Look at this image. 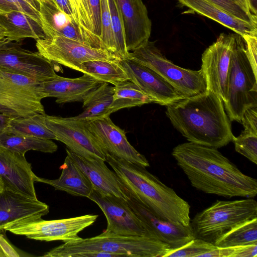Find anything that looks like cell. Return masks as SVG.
<instances>
[{"label":"cell","mask_w":257,"mask_h":257,"mask_svg":"<svg viewBox=\"0 0 257 257\" xmlns=\"http://www.w3.org/2000/svg\"><path fill=\"white\" fill-rule=\"evenodd\" d=\"M172 155L198 190L228 198L257 194L256 180L242 173L217 149L184 143L175 147Z\"/></svg>","instance_id":"1"},{"label":"cell","mask_w":257,"mask_h":257,"mask_svg":"<svg viewBox=\"0 0 257 257\" xmlns=\"http://www.w3.org/2000/svg\"><path fill=\"white\" fill-rule=\"evenodd\" d=\"M173 126L189 142L215 149L232 142L230 120L223 102L212 91H204L166 106Z\"/></svg>","instance_id":"2"},{"label":"cell","mask_w":257,"mask_h":257,"mask_svg":"<svg viewBox=\"0 0 257 257\" xmlns=\"http://www.w3.org/2000/svg\"><path fill=\"white\" fill-rule=\"evenodd\" d=\"M106 162L130 193L162 219L176 224L190 225V206L146 167L106 154Z\"/></svg>","instance_id":"3"},{"label":"cell","mask_w":257,"mask_h":257,"mask_svg":"<svg viewBox=\"0 0 257 257\" xmlns=\"http://www.w3.org/2000/svg\"><path fill=\"white\" fill-rule=\"evenodd\" d=\"M172 248L159 240L142 236L102 233L65 242L43 255L45 257H79L88 252L105 251L120 256L164 257Z\"/></svg>","instance_id":"4"},{"label":"cell","mask_w":257,"mask_h":257,"mask_svg":"<svg viewBox=\"0 0 257 257\" xmlns=\"http://www.w3.org/2000/svg\"><path fill=\"white\" fill-rule=\"evenodd\" d=\"M257 218V202L252 198L217 200L196 214L190 221L194 237L213 244L232 229Z\"/></svg>","instance_id":"5"},{"label":"cell","mask_w":257,"mask_h":257,"mask_svg":"<svg viewBox=\"0 0 257 257\" xmlns=\"http://www.w3.org/2000/svg\"><path fill=\"white\" fill-rule=\"evenodd\" d=\"M251 106H257V76L247 58L244 39L235 33L224 107L230 121L240 123L244 110Z\"/></svg>","instance_id":"6"},{"label":"cell","mask_w":257,"mask_h":257,"mask_svg":"<svg viewBox=\"0 0 257 257\" xmlns=\"http://www.w3.org/2000/svg\"><path fill=\"white\" fill-rule=\"evenodd\" d=\"M153 70L185 97L206 90V81L201 68L193 70L175 65L163 55L154 42L130 52L129 58Z\"/></svg>","instance_id":"7"},{"label":"cell","mask_w":257,"mask_h":257,"mask_svg":"<svg viewBox=\"0 0 257 257\" xmlns=\"http://www.w3.org/2000/svg\"><path fill=\"white\" fill-rule=\"evenodd\" d=\"M40 83L0 68V113L13 118L45 114Z\"/></svg>","instance_id":"8"},{"label":"cell","mask_w":257,"mask_h":257,"mask_svg":"<svg viewBox=\"0 0 257 257\" xmlns=\"http://www.w3.org/2000/svg\"><path fill=\"white\" fill-rule=\"evenodd\" d=\"M38 52L53 63L82 72V64L101 60L119 62L115 54L104 49L92 47L78 41L55 36L36 40Z\"/></svg>","instance_id":"9"},{"label":"cell","mask_w":257,"mask_h":257,"mask_svg":"<svg viewBox=\"0 0 257 257\" xmlns=\"http://www.w3.org/2000/svg\"><path fill=\"white\" fill-rule=\"evenodd\" d=\"M97 217V215L86 214L57 220H26L12 224L5 231L37 240H61L65 243L82 239L78 234L92 225Z\"/></svg>","instance_id":"10"},{"label":"cell","mask_w":257,"mask_h":257,"mask_svg":"<svg viewBox=\"0 0 257 257\" xmlns=\"http://www.w3.org/2000/svg\"><path fill=\"white\" fill-rule=\"evenodd\" d=\"M46 125L71 151L87 159L105 162V155L89 128V121L44 114Z\"/></svg>","instance_id":"11"},{"label":"cell","mask_w":257,"mask_h":257,"mask_svg":"<svg viewBox=\"0 0 257 257\" xmlns=\"http://www.w3.org/2000/svg\"><path fill=\"white\" fill-rule=\"evenodd\" d=\"M101 209L107 220L103 234L146 236L158 240L128 205L127 200L93 189L88 197Z\"/></svg>","instance_id":"12"},{"label":"cell","mask_w":257,"mask_h":257,"mask_svg":"<svg viewBox=\"0 0 257 257\" xmlns=\"http://www.w3.org/2000/svg\"><path fill=\"white\" fill-rule=\"evenodd\" d=\"M235 33H221L215 42L202 55V69L206 81V89L226 101L227 82Z\"/></svg>","instance_id":"13"},{"label":"cell","mask_w":257,"mask_h":257,"mask_svg":"<svg viewBox=\"0 0 257 257\" xmlns=\"http://www.w3.org/2000/svg\"><path fill=\"white\" fill-rule=\"evenodd\" d=\"M0 68L42 83L58 75L54 63L38 52L25 49L18 43L9 41L0 48Z\"/></svg>","instance_id":"14"},{"label":"cell","mask_w":257,"mask_h":257,"mask_svg":"<svg viewBox=\"0 0 257 257\" xmlns=\"http://www.w3.org/2000/svg\"><path fill=\"white\" fill-rule=\"evenodd\" d=\"M39 3L41 23L46 37H65L94 48L104 49L100 38L84 29L53 0H39Z\"/></svg>","instance_id":"15"},{"label":"cell","mask_w":257,"mask_h":257,"mask_svg":"<svg viewBox=\"0 0 257 257\" xmlns=\"http://www.w3.org/2000/svg\"><path fill=\"white\" fill-rule=\"evenodd\" d=\"M89 128L105 156L108 154L130 163L150 167L145 156L131 145L125 132L112 121L110 116L89 121Z\"/></svg>","instance_id":"16"},{"label":"cell","mask_w":257,"mask_h":257,"mask_svg":"<svg viewBox=\"0 0 257 257\" xmlns=\"http://www.w3.org/2000/svg\"><path fill=\"white\" fill-rule=\"evenodd\" d=\"M130 81L153 98L156 103L167 106L185 97L153 70L130 58L121 60Z\"/></svg>","instance_id":"17"},{"label":"cell","mask_w":257,"mask_h":257,"mask_svg":"<svg viewBox=\"0 0 257 257\" xmlns=\"http://www.w3.org/2000/svg\"><path fill=\"white\" fill-rule=\"evenodd\" d=\"M49 207L37 198L4 187L0 193V232L12 224L42 218Z\"/></svg>","instance_id":"18"},{"label":"cell","mask_w":257,"mask_h":257,"mask_svg":"<svg viewBox=\"0 0 257 257\" xmlns=\"http://www.w3.org/2000/svg\"><path fill=\"white\" fill-rule=\"evenodd\" d=\"M127 202L157 238L167 243L172 248L182 247L195 238L190 225L185 226L162 219L130 193Z\"/></svg>","instance_id":"19"},{"label":"cell","mask_w":257,"mask_h":257,"mask_svg":"<svg viewBox=\"0 0 257 257\" xmlns=\"http://www.w3.org/2000/svg\"><path fill=\"white\" fill-rule=\"evenodd\" d=\"M0 177L4 187L37 198L34 187L37 176L24 155L0 146Z\"/></svg>","instance_id":"20"},{"label":"cell","mask_w":257,"mask_h":257,"mask_svg":"<svg viewBox=\"0 0 257 257\" xmlns=\"http://www.w3.org/2000/svg\"><path fill=\"white\" fill-rule=\"evenodd\" d=\"M123 21L128 52L146 45L151 36L152 23L142 0H115Z\"/></svg>","instance_id":"21"},{"label":"cell","mask_w":257,"mask_h":257,"mask_svg":"<svg viewBox=\"0 0 257 257\" xmlns=\"http://www.w3.org/2000/svg\"><path fill=\"white\" fill-rule=\"evenodd\" d=\"M66 151L90 181L93 189L128 200L130 197L128 190L123 185L115 173L107 167L104 161L84 158L74 153L68 148Z\"/></svg>","instance_id":"22"},{"label":"cell","mask_w":257,"mask_h":257,"mask_svg":"<svg viewBox=\"0 0 257 257\" xmlns=\"http://www.w3.org/2000/svg\"><path fill=\"white\" fill-rule=\"evenodd\" d=\"M83 74L75 78L57 75L52 80L41 83L40 88L44 98L54 97L57 98L56 102L60 104L82 101L86 95L103 83L89 74Z\"/></svg>","instance_id":"23"},{"label":"cell","mask_w":257,"mask_h":257,"mask_svg":"<svg viewBox=\"0 0 257 257\" xmlns=\"http://www.w3.org/2000/svg\"><path fill=\"white\" fill-rule=\"evenodd\" d=\"M60 169L62 172L58 178L50 180L37 176L36 182L48 184L74 196L88 198L93 190L92 184L68 155Z\"/></svg>","instance_id":"24"},{"label":"cell","mask_w":257,"mask_h":257,"mask_svg":"<svg viewBox=\"0 0 257 257\" xmlns=\"http://www.w3.org/2000/svg\"><path fill=\"white\" fill-rule=\"evenodd\" d=\"M190 11L206 17L241 36L257 35V27L239 20L208 0H177Z\"/></svg>","instance_id":"25"},{"label":"cell","mask_w":257,"mask_h":257,"mask_svg":"<svg viewBox=\"0 0 257 257\" xmlns=\"http://www.w3.org/2000/svg\"><path fill=\"white\" fill-rule=\"evenodd\" d=\"M0 24L5 30V37L11 42L26 38L37 40L46 37L42 25L22 12L0 14Z\"/></svg>","instance_id":"26"},{"label":"cell","mask_w":257,"mask_h":257,"mask_svg":"<svg viewBox=\"0 0 257 257\" xmlns=\"http://www.w3.org/2000/svg\"><path fill=\"white\" fill-rule=\"evenodd\" d=\"M113 93L114 86L102 83L85 96L82 101L83 111L74 117L90 121L110 116Z\"/></svg>","instance_id":"27"},{"label":"cell","mask_w":257,"mask_h":257,"mask_svg":"<svg viewBox=\"0 0 257 257\" xmlns=\"http://www.w3.org/2000/svg\"><path fill=\"white\" fill-rule=\"evenodd\" d=\"M0 146L25 155L30 150L53 153L58 149L57 145L50 139L0 132Z\"/></svg>","instance_id":"28"},{"label":"cell","mask_w":257,"mask_h":257,"mask_svg":"<svg viewBox=\"0 0 257 257\" xmlns=\"http://www.w3.org/2000/svg\"><path fill=\"white\" fill-rule=\"evenodd\" d=\"M150 103H155V100L128 80L114 86L110 111L112 113L122 108L141 106Z\"/></svg>","instance_id":"29"},{"label":"cell","mask_w":257,"mask_h":257,"mask_svg":"<svg viewBox=\"0 0 257 257\" xmlns=\"http://www.w3.org/2000/svg\"><path fill=\"white\" fill-rule=\"evenodd\" d=\"M83 73L114 86L130 80L125 70L119 62L107 60H92L82 64Z\"/></svg>","instance_id":"30"},{"label":"cell","mask_w":257,"mask_h":257,"mask_svg":"<svg viewBox=\"0 0 257 257\" xmlns=\"http://www.w3.org/2000/svg\"><path fill=\"white\" fill-rule=\"evenodd\" d=\"M44 114L12 118L4 131L14 134L57 140L56 135L45 124Z\"/></svg>","instance_id":"31"},{"label":"cell","mask_w":257,"mask_h":257,"mask_svg":"<svg viewBox=\"0 0 257 257\" xmlns=\"http://www.w3.org/2000/svg\"><path fill=\"white\" fill-rule=\"evenodd\" d=\"M257 243V218L247 221L227 233L214 244L226 247Z\"/></svg>","instance_id":"32"},{"label":"cell","mask_w":257,"mask_h":257,"mask_svg":"<svg viewBox=\"0 0 257 257\" xmlns=\"http://www.w3.org/2000/svg\"><path fill=\"white\" fill-rule=\"evenodd\" d=\"M111 15V26L115 42L116 55L121 60L129 58L130 52L125 44L124 26L121 15L115 0H108Z\"/></svg>","instance_id":"33"},{"label":"cell","mask_w":257,"mask_h":257,"mask_svg":"<svg viewBox=\"0 0 257 257\" xmlns=\"http://www.w3.org/2000/svg\"><path fill=\"white\" fill-rule=\"evenodd\" d=\"M12 11L22 12L41 25L39 0H0V14Z\"/></svg>","instance_id":"34"},{"label":"cell","mask_w":257,"mask_h":257,"mask_svg":"<svg viewBox=\"0 0 257 257\" xmlns=\"http://www.w3.org/2000/svg\"><path fill=\"white\" fill-rule=\"evenodd\" d=\"M216 246L211 243L195 238L182 247L172 248L164 257H201Z\"/></svg>","instance_id":"35"},{"label":"cell","mask_w":257,"mask_h":257,"mask_svg":"<svg viewBox=\"0 0 257 257\" xmlns=\"http://www.w3.org/2000/svg\"><path fill=\"white\" fill-rule=\"evenodd\" d=\"M100 3L101 26V39L103 48L116 55L115 45L111 26V19L108 1V0H100Z\"/></svg>","instance_id":"36"},{"label":"cell","mask_w":257,"mask_h":257,"mask_svg":"<svg viewBox=\"0 0 257 257\" xmlns=\"http://www.w3.org/2000/svg\"><path fill=\"white\" fill-rule=\"evenodd\" d=\"M235 18L257 27V16L249 12L238 0H208Z\"/></svg>","instance_id":"37"},{"label":"cell","mask_w":257,"mask_h":257,"mask_svg":"<svg viewBox=\"0 0 257 257\" xmlns=\"http://www.w3.org/2000/svg\"><path fill=\"white\" fill-rule=\"evenodd\" d=\"M235 151L257 164V135L242 132L237 137L234 136Z\"/></svg>","instance_id":"38"},{"label":"cell","mask_w":257,"mask_h":257,"mask_svg":"<svg viewBox=\"0 0 257 257\" xmlns=\"http://www.w3.org/2000/svg\"><path fill=\"white\" fill-rule=\"evenodd\" d=\"M76 21L86 30L93 33L92 15L88 0H69ZM98 37V36H97Z\"/></svg>","instance_id":"39"},{"label":"cell","mask_w":257,"mask_h":257,"mask_svg":"<svg viewBox=\"0 0 257 257\" xmlns=\"http://www.w3.org/2000/svg\"><path fill=\"white\" fill-rule=\"evenodd\" d=\"M244 133L257 135V106L246 108L242 115L241 122Z\"/></svg>","instance_id":"40"},{"label":"cell","mask_w":257,"mask_h":257,"mask_svg":"<svg viewBox=\"0 0 257 257\" xmlns=\"http://www.w3.org/2000/svg\"><path fill=\"white\" fill-rule=\"evenodd\" d=\"M257 35H244L242 37L245 42L247 58L254 74L257 75Z\"/></svg>","instance_id":"41"},{"label":"cell","mask_w":257,"mask_h":257,"mask_svg":"<svg viewBox=\"0 0 257 257\" xmlns=\"http://www.w3.org/2000/svg\"><path fill=\"white\" fill-rule=\"evenodd\" d=\"M88 1L92 15L93 31L95 35L101 38V26L100 0Z\"/></svg>","instance_id":"42"},{"label":"cell","mask_w":257,"mask_h":257,"mask_svg":"<svg viewBox=\"0 0 257 257\" xmlns=\"http://www.w3.org/2000/svg\"><path fill=\"white\" fill-rule=\"evenodd\" d=\"M17 250L0 232V256H20Z\"/></svg>","instance_id":"43"},{"label":"cell","mask_w":257,"mask_h":257,"mask_svg":"<svg viewBox=\"0 0 257 257\" xmlns=\"http://www.w3.org/2000/svg\"><path fill=\"white\" fill-rule=\"evenodd\" d=\"M56 5L65 14L74 18L75 16L73 13L72 7L69 0H53ZM76 20V19H75Z\"/></svg>","instance_id":"44"},{"label":"cell","mask_w":257,"mask_h":257,"mask_svg":"<svg viewBox=\"0 0 257 257\" xmlns=\"http://www.w3.org/2000/svg\"><path fill=\"white\" fill-rule=\"evenodd\" d=\"M13 118L0 113V132L5 130Z\"/></svg>","instance_id":"45"},{"label":"cell","mask_w":257,"mask_h":257,"mask_svg":"<svg viewBox=\"0 0 257 257\" xmlns=\"http://www.w3.org/2000/svg\"><path fill=\"white\" fill-rule=\"evenodd\" d=\"M249 12L256 15V10L252 3L251 0H238ZM257 16V15H256Z\"/></svg>","instance_id":"46"},{"label":"cell","mask_w":257,"mask_h":257,"mask_svg":"<svg viewBox=\"0 0 257 257\" xmlns=\"http://www.w3.org/2000/svg\"><path fill=\"white\" fill-rule=\"evenodd\" d=\"M5 38V30L0 24V41Z\"/></svg>","instance_id":"47"},{"label":"cell","mask_w":257,"mask_h":257,"mask_svg":"<svg viewBox=\"0 0 257 257\" xmlns=\"http://www.w3.org/2000/svg\"><path fill=\"white\" fill-rule=\"evenodd\" d=\"M10 41H9L7 38H5V39H4L3 40H1L0 41V48L4 45L6 43L9 42Z\"/></svg>","instance_id":"48"},{"label":"cell","mask_w":257,"mask_h":257,"mask_svg":"<svg viewBox=\"0 0 257 257\" xmlns=\"http://www.w3.org/2000/svg\"><path fill=\"white\" fill-rule=\"evenodd\" d=\"M4 188V183L2 181L1 178L0 177V193L3 190Z\"/></svg>","instance_id":"49"}]
</instances>
